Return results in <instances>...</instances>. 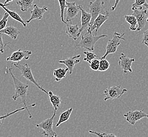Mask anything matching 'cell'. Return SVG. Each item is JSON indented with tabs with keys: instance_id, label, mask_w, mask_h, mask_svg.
Wrapping results in <instances>:
<instances>
[{
	"instance_id": "9a60e30c",
	"label": "cell",
	"mask_w": 148,
	"mask_h": 137,
	"mask_svg": "<svg viewBox=\"0 0 148 137\" xmlns=\"http://www.w3.org/2000/svg\"><path fill=\"white\" fill-rule=\"evenodd\" d=\"M65 27V31L66 34L68 35L70 38H71L74 40H77L78 38L81 36L80 32V27L77 24H72V22H66Z\"/></svg>"
},
{
	"instance_id": "f1b7e54d",
	"label": "cell",
	"mask_w": 148,
	"mask_h": 137,
	"mask_svg": "<svg viewBox=\"0 0 148 137\" xmlns=\"http://www.w3.org/2000/svg\"><path fill=\"white\" fill-rule=\"evenodd\" d=\"M147 3V0H135L134 3L132 5L131 10L133 11L136 9H142L143 5Z\"/></svg>"
},
{
	"instance_id": "7c38bea8",
	"label": "cell",
	"mask_w": 148,
	"mask_h": 137,
	"mask_svg": "<svg viewBox=\"0 0 148 137\" xmlns=\"http://www.w3.org/2000/svg\"><path fill=\"white\" fill-rule=\"evenodd\" d=\"M134 62H135L134 58L127 57L123 53H122L121 56L119 57L118 63L119 66L123 70L124 73L126 74L128 72L132 73L133 71L131 66Z\"/></svg>"
},
{
	"instance_id": "83f0119b",
	"label": "cell",
	"mask_w": 148,
	"mask_h": 137,
	"mask_svg": "<svg viewBox=\"0 0 148 137\" xmlns=\"http://www.w3.org/2000/svg\"><path fill=\"white\" fill-rule=\"evenodd\" d=\"M110 63L108 60H106V59H101L100 60V66L99 68V71H106L108 70L109 68Z\"/></svg>"
},
{
	"instance_id": "4fadbf2b",
	"label": "cell",
	"mask_w": 148,
	"mask_h": 137,
	"mask_svg": "<svg viewBox=\"0 0 148 137\" xmlns=\"http://www.w3.org/2000/svg\"><path fill=\"white\" fill-rule=\"evenodd\" d=\"M66 22H72V21L77 16L80 11L78 5H76L75 2H66Z\"/></svg>"
},
{
	"instance_id": "603a6c76",
	"label": "cell",
	"mask_w": 148,
	"mask_h": 137,
	"mask_svg": "<svg viewBox=\"0 0 148 137\" xmlns=\"http://www.w3.org/2000/svg\"><path fill=\"white\" fill-rule=\"evenodd\" d=\"M69 69L67 68H58L53 71V75L54 77V80L56 82H59L66 76L67 72Z\"/></svg>"
},
{
	"instance_id": "836d02e7",
	"label": "cell",
	"mask_w": 148,
	"mask_h": 137,
	"mask_svg": "<svg viewBox=\"0 0 148 137\" xmlns=\"http://www.w3.org/2000/svg\"><path fill=\"white\" fill-rule=\"evenodd\" d=\"M142 43H144L148 47V29L143 32Z\"/></svg>"
},
{
	"instance_id": "2e32d148",
	"label": "cell",
	"mask_w": 148,
	"mask_h": 137,
	"mask_svg": "<svg viewBox=\"0 0 148 137\" xmlns=\"http://www.w3.org/2000/svg\"><path fill=\"white\" fill-rule=\"evenodd\" d=\"M78 6L81 12V27L80 28V33H81L83 31H84L89 27V24H90V22L91 20L92 16L90 12L89 13L86 12V10L83 9V6L82 5H79Z\"/></svg>"
},
{
	"instance_id": "ba28073f",
	"label": "cell",
	"mask_w": 148,
	"mask_h": 137,
	"mask_svg": "<svg viewBox=\"0 0 148 137\" xmlns=\"http://www.w3.org/2000/svg\"><path fill=\"white\" fill-rule=\"evenodd\" d=\"M123 116L126 118V120L131 125H134L136 123L144 118H148V114L141 110H129L127 113L123 114Z\"/></svg>"
},
{
	"instance_id": "9c48e42d",
	"label": "cell",
	"mask_w": 148,
	"mask_h": 137,
	"mask_svg": "<svg viewBox=\"0 0 148 137\" xmlns=\"http://www.w3.org/2000/svg\"><path fill=\"white\" fill-rule=\"evenodd\" d=\"M132 15L136 16L138 21V27H137L136 31H140L148 22V11L146 10L136 9L133 10Z\"/></svg>"
},
{
	"instance_id": "f546056e",
	"label": "cell",
	"mask_w": 148,
	"mask_h": 137,
	"mask_svg": "<svg viewBox=\"0 0 148 137\" xmlns=\"http://www.w3.org/2000/svg\"><path fill=\"white\" fill-rule=\"evenodd\" d=\"M9 16L10 15L8 14V13L6 12L4 14L3 18H2V19L0 20V31L3 30V29L6 27Z\"/></svg>"
},
{
	"instance_id": "d6986e66",
	"label": "cell",
	"mask_w": 148,
	"mask_h": 137,
	"mask_svg": "<svg viewBox=\"0 0 148 137\" xmlns=\"http://www.w3.org/2000/svg\"><path fill=\"white\" fill-rule=\"evenodd\" d=\"M0 33L5 34L10 36L12 39L16 40L18 38V35L20 34V32L16 27L13 25H10L6 27L5 28L3 29V30H1Z\"/></svg>"
},
{
	"instance_id": "d4e9b609",
	"label": "cell",
	"mask_w": 148,
	"mask_h": 137,
	"mask_svg": "<svg viewBox=\"0 0 148 137\" xmlns=\"http://www.w3.org/2000/svg\"><path fill=\"white\" fill-rule=\"evenodd\" d=\"M125 21L130 25V30L132 31H136L137 27H136V25L138 24V21L136 16L132 14L126 15H125Z\"/></svg>"
},
{
	"instance_id": "5b68a950",
	"label": "cell",
	"mask_w": 148,
	"mask_h": 137,
	"mask_svg": "<svg viewBox=\"0 0 148 137\" xmlns=\"http://www.w3.org/2000/svg\"><path fill=\"white\" fill-rule=\"evenodd\" d=\"M88 7L89 9V12L92 16L90 24L93 23L95 18L100 14H109V12L105 10L104 3L101 0H95L93 2L90 1L88 5Z\"/></svg>"
},
{
	"instance_id": "6da1fadb",
	"label": "cell",
	"mask_w": 148,
	"mask_h": 137,
	"mask_svg": "<svg viewBox=\"0 0 148 137\" xmlns=\"http://www.w3.org/2000/svg\"><path fill=\"white\" fill-rule=\"evenodd\" d=\"M9 71L12 77L15 88V93L14 95L12 97V99L14 101H16L18 98L20 97L22 99L21 103H23L24 107H27L28 105H27V95L29 92V85L27 84H24L21 82L19 79L15 77V75L13 74L11 71V68H9Z\"/></svg>"
},
{
	"instance_id": "5bb4252c",
	"label": "cell",
	"mask_w": 148,
	"mask_h": 137,
	"mask_svg": "<svg viewBox=\"0 0 148 137\" xmlns=\"http://www.w3.org/2000/svg\"><path fill=\"white\" fill-rule=\"evenodd\" d=\"M48 11L47 6H44L43 8H39L36 4L33 5V9L31 11V16L25 22L27 24L29 23L31 21L33 20H41L45 12Z\"/></svg>"
},
{
	"instance_id": "cb8c5ba5",
	"label": "cell",
	"mask_w": 148,
	"mask_h": 137,
	"mask_svg": "<svg viewBox=\"0 0 148 137\" xmlns=\"http://www.w3.org/2000/svg\"><path fill=\"white\" fill-rule=\"evenodd\" d=\"M72 111H73V108H71L68 110L64 111V112H63L62 113L60 114L59 119L56 123V127H59L60 125H61L62 123H64V122L67 121L69 119Z\"/></svg>"
},
{
	"instance_id": "d6a6232c",
	"label": "cell",
	"mask_w": 148,
	"mask_h": 137,
	"mask_svg": "<svg viewBox=\"0 0 148 137\" xmlns=\"http://www.w3.org/2000/svg\"><path fill=\"white\" fill-rule=\"evenodd\" d=\"M3 34L0 33V53H3L4 52V48L5 47L6 45L10 43H7L6 44H4L3 41Z\"/></svg>"
},
{
	"instance_id": "8992f818",
	"label": "cell",
	"mask_w": 148,
	"mask_h": 137,
	"mask_svg": "<svg viewBox=\"0 0 148 137\" xmlns=\"http://www.w3.org/2000/svg\"><path fill=\"white\" fill-rule=\"evenodd\" d=\"M56 111L54 110L52 116L45 120L39 124H36V127L38 128L43 129L42 134L45 137H56L58 136L57 134L53 129V121L54 117L56 116Z\"/></svg>"
},
{
	"instance_id": "8d00e7d4",
	"label": "cell",
	"mask_w": 148,
	"mask_h": 137,
	"mask_svg": "<svg viewBox=\"0 0 148 137\" xmlns=\"http://www.w3.org/2000/svg\"><path fill=\"white\" fill-rule=\"evenodd\" d=\"M143 6H145V8L146 9H147L148 10V3H145L144 5H143ZM148 22V20H147Z\"/></svg>"
},
{
	"instance_id": "4dcf8cb0",
	"label": "cell",
	"mask_w": 148,
	"mask_h": 137,
	"mask_svg": "<svg viewBox=\"0 0 148 137\" xmlns=\"http://www.w3.org/2000/svg\"><path fill=\"white\" fill-rule=\"evenodd\" d=\"M89 132L91 134H95L96 136L99 137H116L115 134H107L106 132H99L97 131H92V130H89Z\"/></svg>"
},
{
	"instance_id": "ac0fdd59",
	"label": "cell",
	"mask_w": 148,
	"mask_h": 137,
	"mask_svg": "<svg viewBox=\"0 0 148 137\" xmlns=\"http://www.w3.org/2000/svg\"><path fill=\"white\" fill-rule=\"evenodd\" d=\"M0 6L1 8H2L4 10V11H5V12L8 13L9 15L12 18H13L14 20H15L16 21L20 22L21 24H22L25 27H27V22H25V21L24 20L23 18H22L21 16L18 14V13H16L14 11L11 10L10 9H8L6 6L4 5V4H3V3H0Z\"/></svg>"
},
{
	"instance_id": "ffe728a7",
	"label": "cell",
	"mask_w": 148,
	"mask_h": 137,
	"mask_svg": "<svg viewBox=\"0 0 148 137\" xmlns=\"http://www.w3.org/2000/svg\"><path fill=\"white\" fill-rule=\"evenodd\" d=\"M48 95L49 96L51 103L52 104L54 109L58 110L60 107V105L61 103V97L59 95H54L51 91H49Z\"/></svg>"
},
{
	"instance_id": "484cf974",
	"label": "cell",
	"mask_w": 148,
	"mask_h": 137,
	"mask_svg": "<svg viewBox=\"0 0 148 137\" xmlns=\"http://www.w3.org/2000/svg\"><path fill=\"white\" fill-rule=\"evenodd\" d=\"M83 54L86 55V57L83 59V60L86 62L90 63L92 60H94L96 58H98L100 57H98L97 55H96L95 53L92 52L91 51H83Z\"/></svg>"
},
{
	"instance_id": "8fae6325",
	"label": "cell",
	"mask_w": 148,
	"mask_h": 137,
	"mask_svg": "<svg viewBox=\"0 0 148 137\" xmlns=\"http://www.w3.org/2000/svg\"><path fill=\"white\" fill-rule=\"evenodd\" d=\"M32 54V52L29 50H22L20 49H18L16 51L12 53L11 56L7 57V61H12V62H20L22 59L29 60L30 55Z\"/></svg>"
},
{
	"instance_id": "30bf717a",
	"label": "cell",
	"mask_w": 148,
	"mask_h": 137,
	"mask_svg": "<svg viewBox=\"0 0 148 137\" xmlns=\"http://www.w3.org/2000/svg\"><path fill=\"white\" fill-rule=\"evenodd\" d=\"M109 15L110 14H100L97 16V18H95V20L92 24H89V27L87 28V32L89 33H93V32L95 31V33L94 34L97 35L100 27L103 25L106 21L108 20Z\"/></svg>"
},
{
	"instance_id": "e575fe53",
	"label": "cell",
	"mask_w": 148,
	"mask_h": 137,
	"mask_svg": "<svg viewBox=\"0 0 148 137\" xmlns=\"http://www.w3.org/2000/svg\"><path fill=\"white\" fill-rule=\"evenodd\" d=\"M120 0H116L114 5L111 8V11H114V10L116 9V8L117 5H118V4L120 2Z\"/></svg>"
},
{
	"instance_id": "7402d4cb",
	"label": "cell",
	"mask_w": 148,
	"mask_h": 137,
	"mask_svg": "<svg viewBox=\"0 0 148 137\" xmlns=\"http://www.w3.org/2000/svg\"><path fill=\"white\" fill-rule=\"evenodd\" d=\"M34 1V0H17L16 3L20 6L21 11L25 12L32 8Z\"/></svg>"
},
{
	"instance_id": "d590c367",
	"label": "cell",
	"mask_w": 148,
	"mask_h": 137,
	"mask_svg": "<svg viewBox=\"0 0 148 137\" xmlns=\"http://www.w3.org/2000/svg\"><path fill=\"white\" fill-rule=\"evenodd\" d=\"M13 1H14V0H5V2L4 3V5L5 6H8L9 5V3Z\"/></svg>"
},
{
	"instance_id": "44dd1931",
	"label": "cell",
	"mask_w": 148,
	"mask_h": 137,
	"mask_svg": "<svg viewBox=\"0 0 148 137\" xmlns=\"http://www.w3.org/2000/svg\"><path fill=\"white\" fill-rule=\"evenodd\" d=\"M36 105V103H33V104H31V105H28L27 107H24L21 108H20V109H16V110L13 111H12V112H10V113L8 112V113H6V114H5V115L0 116V125H2V121H3V120L6 119V118L11 116V115L14 114V113L18 112H20V111H21L24 110H27V112L29 113V118H31L32 117V114L30 113V112L29 111V109H28V108L29 107H35Z\"/></svg>"
},
{
	"instance_id": "52a82bcc",
	"label": "cell",
	"mask_w": 148,
	"mask_h": 137,
	"mask_svg": "<svg viewBox=\"0 0 148 137\" xmlns=\"http://www.w3.org/2000/svg\"><path fill=\"white\" fill-rule=\"evenodd\" d=\"M127 89H122L121 85L110 86L104 91V100L106 101L110 99L113 100L120 98L122 95H123L125 93L127 92Z\"/></svg>"
},
{
	"instance_id": "7a4b0ae2",
	"label": "cell",
	"mask_w": 148,
	"mask_h": 137,
	"mask_svg": "<svg viewBox=\"0 0 148 137\" xmlns=\"http://www.w3.org/2000/svg\"><path fill=\"white\" fill-rule=\"evenodd\" d=\"M107 36L106 34L97 36L87 32L85 34L81 36L80 41L75 43V48H84L89 51H93L95 45L98 40Z\"/></svg>"
},
{
	"instance_id": "e0dca14e",
	"label": "cell",
	"mask_w": 148,
	"mask_h": 137,
	"mask_svg": "<svg viewBox=\"0 0 148 137\" xmlns=\"http://www.w3.org/2000/svg\"><path fill=\"white\" fill-rule=\"evenodd\" d=\"M80 57L81 55L80 54H77L73 57H69L65 60H60L59 61V63L64 64L67 67V68H68L69 74L71 75L73 72V70L75 66L77 64L80 63V60L79 58Z\"/></svg>"
},
{
	"instance_id": "277c9868",
	"label": "cell",
	"mask_w": 148,
	"mask_h": 137,
	"mask_svg": "<svg viewBox=\"0 0 148 137\" xmlns=\"http://www.w3.org/2000/svg\"><path fill=\"white\" fill-rule=\"evenodd\" d=\"M13 66H15L16 68H18L19 70L21 71V75L23 77H25L27 80L32 82L35 86H37L39 89L41 90L42 91L49 94V92H47L46 90L44 89L42 86H40L37 81L34 79V76L33 75L32 72L31 68L27 63H24L23 64H21L20 63L18 62L17 63H12Z\"/></svg>"
},
{
	"instance_id": "4316f807",
	"label": "cell",
	"mask_w": 148,
	"mask_h": 137,
	"mask_svg": "<svg viewBox=\"0 0 148 137\" xmlns=\"http://www.w3.org/2000/svg\"><path fill=\"white\" fill-rule=\"evenodd\" d=\"M59 3L60 8V13H61V19L63 23H66V22L64 19V13L65 8H66V0H58Z\"/></svg>"
},
{
	"instance_id": "3957f363",
	"label": "cell",
	"mask_w": 148,
	"mask_h": 137,
	"mask_svg": "<svg viewBox=\"0 0 148 137\" xmlns=\"http://www.w3.org/2000/svg\"><path fill=\"white\" fill-rule=\"evenodd\" d=\"M125 35V33L121 34L120 33L115 32L112 38L108 40L106 45V52L104 55L100 57V59H104L110 54L116 53L118 47L120 45V41L121 40H125V39L123 37Z\"/></svg>"
},
{
	"instance_id": "1f68e13d",
	"label": "cell",
	"mask_w": 148,
	"mask_h": 137,
	"mask_svg": "<svg viewBox=\"0 0 148 137\" xmlns=\"http://www.w3.org/2000/svg\"><path fill=\"white\" fill-rule=\"evenodd\" d=\"M100 60L99 59H94L90 63V67L93 71H98L100 66Z\"/></svg>"
},
{
	"instance_id": "74e56055",
	"label": "cell",
	"mask_w": 148,
	"mask_h": 137,
	"mask_svg": "<svg viewBox=\"0 0 148 137\" xmlns=\"http://www.w3.org/2000/svg\"></svg>"
}]
</instances>
